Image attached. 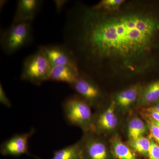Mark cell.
Wrapping results in <instances>:
<instances>
[{
    "instance_id": "6da1fadb",
    "label": "cell",
    "mask_w": 159,
    "mask_h": 159,
    "mask_svg": "<svg viewBox=\"0 0 159 159\" xmlns=\"http://www.w3.org/2000/svg\"><path fill=\"white\" fill-rule=\"evenodd\" d=\"M108 12L85 9L76 34L65 33L72 51L82 52L90 62H110L133 74L147 66L148 54L159 31V20L143 11Z\"/></svg>"
},
{
    "instance_id": "7a4b0ae2",
    "label": "cell",
    "mask_w": 159,
    "mask_h": 159,
    "mask_svg": "<svg viewBox=\"0 0 159 159\" xmlns=\"http://www.w3.org/2000/svg\"><path fill=\"white\" fill-rule=\"evenodd\" d=\"M62 107L69 125L79 127L83 133L92 130L94 114L85 100L77 94L71 95L63 101Z\"/></svg>"
},
{
    "instance_id": "3957f363",
    "label": "cell",
    "mask_w": 159,
    "mask_h": 159,
    "mask_svg": "<svg viewBox=\"0 0 159 159\" xmlns=\"http://www.w3.org/2000/svg\"><path fill=\"white\" fill-rule=\"evenodd\" d=\"M32 39L31 22L12 23L2 31L0 44L3 52L10 55L29 44Z\"/></svg>"
},
{
    "instance_id": "277c9868",
    "label": "cell",
    "mask_w": 159,
    "mask_h": 159,
    "mask_svg": "<svg viewBox=\"0 0 159 159\" xmlns=\"http://www.w3.org/2000/svg\"><path fill=\"white\" fill-rule=\"evenodd\" d=\"M51 68L48 57L39 48L37 51L24 60L20 79L34 85H40L48 80Z\"/></svg>"
},
{
    "instance_id": "5b68a950",
    "label": "cell",
    "mask_w": 159,
    "mask_h": 159,
    "mask_svg": "<svg viewBox=\"0 0 159 159\" xmlns=\"http://www.w3.org/2000/svg\"><path fill=\"white\" fill-rule=\"evenodd\" d=\"M79 141L81 159H116L104 136L89 131L84 133Z\"/></svg>"
},
{
    "instance_id": "8992f818",
    "label": "cell",
    "mask_w": 159,
    "mask_h": 159,
    "mask_svg": "<svg viewBox=\"0 0 159 159\" xmlns=\"http://www.w3.org/2000/svg\"><path fill=\"white\" fill-rule=\"evenodd\" d=\"M113 99L108 106L99 110L94 114L92 130L102 135H107L116 131L119 126V120Z\"/></svg>"
},
{
    "instance_id": "52a82bcc",
    "label": "cell",
    "mask_w": 159,
    "mask_h": 159,
    "mask_svg": "<svg viewBox=\"0 0 159 159\" xmlns=\"http://www.w3.org/2000/svg\"><path fill=\"white\" fill-rule=\"evenodd\" d=\"M35 131V129L32 128L28 132L15 134L1 144V153L5 156L13 157L26 154L36 159H40L31 154L29 151V140Z\"/></svg>"
},
{
    "instance_id": "ba28073f",
    "label": "cell",
    "mask_w": 159,
    "mask_h": 159,
    "mask_svg": "<svg viewBox=\"0 0 159 159\" xmlns=\"http://www.w3.org/2000/svg\"><path fill=\"white\" fill-rule=\"evenodd\" d=\"M39 48L48 57L51 66H66L79 69L77 58L73 51L65 44L40 46Z\"/></svg>"
},
{
    "instance_id": "9c48e42d",
    "label": "cell",
    "mask_w": 159,
    "mask_h": 159,
    "mask_svg": "<svg viewBox=\"0 0 159 159\" xmlns=\"http://www.w3.org/2000/svg\"><path fill=\"white\" fill-rule=\"evenodd\" d=\"M70 86L91 107H99L102 100V92L97 84L81 74Z\"/></svg>"
},
{
    "instance_id": "30bf717a",
    "label": "cell",
    "mask_w": 159,
    "mask_h": 159,
    "mask_svg": "<svg viewBox=\"0 0 159 159\" xmlns=\"http://www.w3.org/2000/svg\"><path fill=\"white\" fill-rule=\"evenodd\" d=\"M141 84L133 85L115 94L113 99L117 112L127 113L137 105L142 89Z\"/></svg>"
},
{
    "instance_id": "8fae6325",
    "label": "cell",
    "mask_w": 159,
    "mask_h": 159,
    "mask_svg": "<svg viewBox=\"0 0 159 159\" xmlns=\"http://www.w3.org/2000/svg\"><path fill=\"white\" fill-rule=\"evenodd\" d=\"M43 3L40 0L18 1L12 23L31 22L39 12Z\"/></svg>"
},
{
    "instance_id": "7c38bea8",
    "label": "cell",
    "mask_w": 159,
    "mask_h": 159,
    "mask_svg": "<svg viewBox=\"0 0 159 159\" xmlns=\"http://www.w3.org/2000/svg\"><path fill=\"white\" fill-rule=\"evenodd\" d=\"M80 74L79 69L66 66H55L51 68L48 80L66 83L71 85L77 80Z\"/></svg>"
},
{
    "instance_id": "4fadbf2b",
    "label": "cell",
    "mask_w": 159,
    "mask_h": 159,
    "mask_svg": "<svg viewBox=\"0 0 159 159\" xmlns=\"http://www.w3.org/2000/svg\"><path fill=\"white\" fill-rule=\"evenodd\" d=\"M111 150L116 159H140V156L122 141L118 134H113L109 141Z\"/></svg>"
},
{
    "instance_id": "5bb4252c",
    "label": "cell",
    "mask_w": 159,
    "mask_h": 159,
    "mask_svg": "<svg viewBox=\"0 0 159 159\" xmlns=\"http://www.w3.org/2000/svg\"><path fill=\"white\" fill-rule=\"evenodd\" d=\"M159 101V80L142 87L137 106L143 108L149 107Z\"/></svg>"
},
{
    "instance_id": "9a60e30c",
    "label": "cell",
    "mask_w": 159,
    "mask_h": 159,
    "mask_svg": "<svg viewBox=\"0 0 159 159\" xmlns=\"http://www.w3.org/2000/svg\"><path fill=\"white\" fill-rule=\"evenodd\" d=\"M128 140L146 136L149 133L146 122L138 116H134L129 120L126 128Z\"/></svg>"
},
{
    "instance_id": "2e32d148",
    "label": "cell",
    "mask_w": 159,
    "mask_h": 159,
    "mask_svg": "<svg viewBox=\"0 0 159 159\" xmlns=\"http://www.w3.org/2000/svg\"><path fill=\"white\" fill-rule=\"evenodd\" d=\"M50 159H81V150L79 141L55 151Z\"/></svg>"
},
{
    "instance_id": "e0dca14e",
    "label": "cell",
    "mask_w": 159,
    "mask_h": 159,
    "mask_svg": "<svg viewBox=\"0 0 159 159\" xmlns=\"http://www.w3.org/2000/svg\"><path fill=\"white\" fill-rule=\"evenodd\" d=\"M127 145L139 156L145 159L148 157V151L150 145V137L144 136L138 139L128 140Z\"/></svg>"
},
{
    "instance_id": "ac0fdd59",
    "label": "cell",
    "mask_w": 159,
    "mask_h": 159,
    "mask_svg": "<svg viewBox=\"0 0 159 159\" xmlns=\"http://www.w3.org/2000/svg\"><path fill=\"white\" fill-rule=\"evenodd\" d=\"M125 2L124 0H102L93 7L106 12H115L119 11Z\"/></svg>"
},
{
    "instance_id": "d6986e66",
    "label": "cell",
    "mask_w": 159,
    "mask_h": 159,
    "mask_svg": "<svg viewBox=\"0 0 159 159\" xmlns=\"http://www.w3.org/2000/svg\"><path fill=\"white\" fill-rule=\"evenodd\" d=\"M141 114L143 120L145 121L148 126L149 133L150 134L149 136L151 137L159 145V129L158 127L152 122L150 117H148V116L142 112H141Z\"/></svg>"
},
{
    "instance_id": "ffe728a7",
    "label": "cell",
    "mask_w": 159,
    "mask_h": 159,
    "mask_svg": "<svg viewBox=\"0 0 159 159\" xmlns=\"http://www.w3.org/2000/svg\"><path fill=\"white\" fill-rule=\"evenodd\" d=\"M150 139V147L146 159H159V145L151 137Z\"/></svg>"
},
{
    "instance_id": "44dd1931",
    "label": "cell",
    "mask_w": 159,
    "mask_h": 159,
    "mask_svg": "<svg viewBox=\"0 0 159 159\" xmlns=\"http://www.w3.org/2000/svg\"><path fill=\"white\" fill-rule=\"evenodd\" d=\"M141 112L146 114L153 120L159 121V111L154 109L151 107L142 108Z\"/></svg>"
},
{
    "instance_id": "7402d4cb",
    "label": "cell",
    "mask_w": 159,
    "mask_h": 159,
    "mask_svg": "<svg viewBox=\"0 0 159 159\" xmlns=\"http://www.w3.org/2000/svg\"><path fill=\"white\" fill-rule=\"evenodd\" d=\"M0 102L6 107L9 108L11 107V102L8 96L6 95V92L1 83L0 84Z\"/></svg>"
},
{
    "instance_id": "603a6c76",
    "label": "cell",
    "mask_w": 159,
    "mask_h": 159,
    "mask_svg": "<svg viewBox=\"0 0 159 159\" xmlns=\"http://www.w3.org/2000/svg\"><path fill=\"white\" fill-rule=\"evenodd\" d=\"M68 1L66 0H55L54 1L56 11L57 13L61 12Z\"/></svg>"
},
{
    "instance_id": "cb8c5ba5",
    "label": "cell",
    "mask_w": 159,
    "mask_h": 159,
    "mask_svg": "<svg viewBox=\"0 0 159 159\" xmlns=\"http://www.w3.org/2000/svg\"><path fill=\"white\" fill-rule=\"evenodd\" d=\"M151 107H152V108L156 110L159 111V101L158 102H157V103H156L155 105L153 106H152Z\"/></svg>"
},
{
    "instance_id": "d4e9b609",
    "label": "cell",
    "mask_w": 159,
    "mask_h": 159,
    "mask_svg": "<svg viewBox=\"0 0 159 159\" xmlns=\"http://www.w3.org/2000/svg\"><path fill=\"white\" fill-rule=\"evenodd\" d=\"M6 1H1V2H0V7H1V9H2L3 6L4 5H6Z\"/></svg>"
},
{
    "instance_id": "484cf974",
    "label": "cell",
    "mask_w": 159,
    "mask_h": 159,
    "mask_svg": "<svg viewBox=\"0 0 159 159\" xmlns=\"http://www.w3.org/2000/svg\"><path fill=\"white\" fill-rule=\"evenodd\" d=\"M143 113V112H142ZM146 115V114H145ZM149 117V116H148ZM150 119H152V122H154V123H155V124H156V125H157V126L158 127L159 129V121H156V120H153V119H151V118H150Z\"/></svg>"
}]
</instances>
